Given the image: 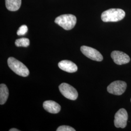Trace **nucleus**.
<instances>
[{"label": "nucleus", "instance_id": "obj_16", "mask_svg": "<svg viewBox=\"0 0 131 131\" xmlns=\"http://www.w3.org/2000/svg\"><path fill=\"white\" fill-rule=\"evenodd\" d=\"M19 130L17 129H16V128H12L11 129H10L9 131H19Z\"/></svg>", "mask_w": 131, "mask_h": 131}, {"label": "nucleus", "instance_id": "obj_13", "mask_svg": "<svg viewBox=\"0 0 131 131\" xmlns=\"http://www.w3.org/2000/svg\"><path fill=\"white\" fill-rule=\"evenodd\" d=\"M15 44L17 47H27L30 45V40L27 38H21L17 39Z\"/></svg>", "mask_w": 131, "mask_h": 131}, {"label": "nucleus", "instance_id": "obj_17", "mask_svg": "<svg viewBox=\"0 0 131 131\" xmlns=\"http://www.w3.org/2000/svg\"></svg>", "mask_w": 131, "mask_h": 131}, {"label": "nucleus", "instance_id": "obj_1", "mask_svg": "<svg viewBox=\"0 0 131 131\" xmlns=\"http://www.w3.org/2000/svg\"><path fill=\"white\" fill-rule=\"evenodd\" d=\"M125 13L119 8H111L103 12L101 19L103 22H117L124 18Z\"/></svg>", "mask_w": 131, "mask_h": 131}, {"label": "nucleus", "instance_id": "obj_4", "mask_svg": "<svg viewBox=\"0 0 131 131\" xmlns=\"http://www.w3.org/2000/svg\"><path fill=\"white\" fill-rule=\"evenodd\" d=\"M59 89L61 94L66 98L75 100L78 98L77 91L70 84L65 83H62L59 85Z\"/></svg>", "mask_w": 131, "mask_h": 131}, {"label": "nucleus", "instance_id": "obj_8", "mask_svg": "<svg viewBox=\"0 0 131 131\" xmlns=\"http://www.w3.org/2000/svg\"><path fill=\"white\" fill-rule=\"evenodd\" d=\"M111 56L114 62L117 65H121L128 63L130 61V57L123 52L114 51L112 52Z\"/></svg>", "mask_w": 131, "mask_h": 131}, {"label": "nucleus", "instance_id": "obj_6", "mask_svg": "<svg viewBox=\"0 0 131 131\" xmlns=\"http://www.w3.org/2000/svg\"><path fill=\"white\" fill-rule=\"evenodd\" d=\"M81 51L85 56L92 60L100 62L103 60V56L102 54L93 48L82 46L81 47Z\"/></svg>", "mask_w": 131, "mask_h": 131}, {"label": "nucleus", "instance_id": "obj_2", "mask_svg": "<svg viewBox=\"0 0 131 131\" xmlns=\"http://www.w3.org/2000/svg\"><path fill=\"white\" fill-rule=\"evenodd\" d=\"M54 22L66 30H70L74 27L77 19L72 14H64L56 18Z\"/></svg>", "mask_w": 131, "mask_h": 131}, {"label": "nucleus", "instance_id": "obj_15", "mask_svg": "<svg viewBox=\"0 0 131 131\" xmlns=\"http://www.w3.org/2000/svg\"><path fill=\"white\" fill-rule=\"evenodd\" d=\"M57 131H75V130L72 128L71 127L69 126L63 125L59 126L56 130Z\"/></svg>", "mask_w": 131, "mask_h": 131}, {"label": "nucleus", "instance_id": "obj_10", "mask_svg": "<svg viewBox=\"0 0 131 131\" xmlns=\"http://www.w3.org/2000/svg\"><path fill=\"white\" fill-rule=\"evenodd\" d=\"M44 109L47 112L52 114H57L61 110L60 105L56 102L52 101H46L43 104Z\"/></svg>", "mask_w": 131, "mask_h": 131}, {"label": "nucleus", "instance_id": "obj_7", "mask_svg": "<svg viewBox=\"0 0 131 131\" xmlns=\"http://www.w3.org/2000/svg\"><path fill=\"white\" fill-rule=\"evenodd\" d=\"M128 113L125 109H120L115 115L114 124L117 128H124L126 126Z\"/></svg>", "mask_w": 131, "mask_h": 131}, {"label": "nucleus", "instance_id": "obj_3", "mask_svg": "<svg viewBox=\"0 0 131 131\" xmlns=\"http://www.w3.org/2000/svg\"><path fill=\"white\" fill-rule=\"evenodd\" d=\"M7 64L10 69L17 75L27 77L29 74L30 72L28 68L23 63L14 57H11L8 58Z\"/></svg>", "mask_w": 131, "mask_h": 131}, {"label": "nucleus", "instance_id": "obj_11", "mask_svg": "<svg viewBox=\"0 0 131 131\" xmlns=\"http://www.w3.org/2000/svg\"><path fill=\"white\" fill-rule=\"evenodd\" d=\"M5 2L6 7L10 11H17L21 4V0H5Z\"/></svg>", "mask_w": 131, "mask_h": 131}, {"label": "nucleus", "instance_id": "obj_5", "mask_svg": "<svg viewBox=\"0 0 131 131\" xmlns=\"http://www.w3.org/2000/svg\"><path fill=\"white\" fill-rule=\"evenodd\" d=\"M127 88V84L124 81H116L108 86L107 91L109 93L115 95H121Z\"/></svg>", "mask_w": 131, "mask_h": 131}, {"label": "nucleus", "instance_id": "obj_14", "mask_svg": "<svg viewBox=\"0 0 131 131\" xmlns=\"http://www.w3.org/2000/svg\"><path fill=\"white\" fill-rule=\"evenodd\" d=\"M28 31V27L26 25H23L17 31V34L18 36H24L25 35Z\"/></svg>", "mask_w": 131, "mask_h": 131}, {"label": "nucleus", "instance_id": "obj_12", "mask_svg": "<svg viewBox=\"0 0 131 131\" xmlns=\"http://www.w3.org/2000/svg\"><path fill=\"white\" fill-rule=\"evenodd\" d=\"M9 96V91L7 86L4 84L0 85V104H4L6 102Z\"/></svg>", "mask_w": 131, "mask_h": 131}, {"label": "nucleus", "instance_id": "obj_9", "mask_svg": "<svg viewBox=\"0 0 131 131\" xmlns=\"http://www.w3.org/2000/svg\"><path fill=\"white\" fill-rule=\"evenodd\" d=\"M58 65L62 70L70 73L75 72L78 70L77 66L75 63L69 60H64L60 61Z\"/></svg>", "mask_w": 131, "mask_h": 131}]
</instances>
